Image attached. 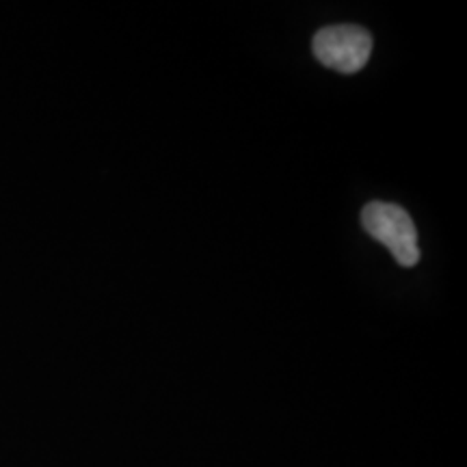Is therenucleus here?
<instances>
[{
	"label": "nucleus",
	"mask_w": 467,
	"mask_h": 467,
	"mask_svg": "<svg viewBox=\"0 0 467 467\" xmlns=\"http://www.w3.org/2000/svg\"><path fill=\"white\" fill-rule=\"evenodd\" d=\"M361 227L368 236L385 244L400 266L411 268L420 262L418 232L405 208L385 202L366 203L361 210Z\"/></svg>",
	"instance_id": "f257e3e1"
},
{
	"label": "nucleus",
	"mask_w": 467,
	"mask_h": 467,
	"mask_svg": "<svg viewBox=\"0 0 467 467\" xmlns=\"http://www.w3.org/2000/svg\"><path fill=\"white\" fill-rule=\"evenodd\" d=\"M312 48L314 57L325 67L340 74H355L372 55V35L358 25L325 26L314 35Z\"/></svg>",
	"instance_id": "f03ea898"
}]
</instances>
